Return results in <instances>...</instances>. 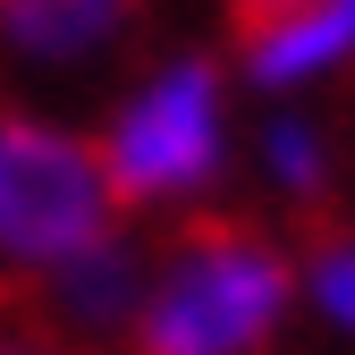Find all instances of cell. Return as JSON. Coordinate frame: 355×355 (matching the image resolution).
<instances>
[{
	"mask_svg": "<svg viewBox=\"0 0 355 355\" xmlns=\"http://www.w3.org/2000/svg\"><path fill=\"white\" fill-rule=\"evenodd\" d=\"M237 94H245L237 68L203 42H169V51L127 68V85L94 119V153L136 229L144 220H195L203 203H220L245 153Z\"/></svg>",
	"mask_w": 355,
	"mask_h": 355,
	"instance_id": "1",
	"label": "cell"
},
{
	"mask_svg": "<svg viewBox=\"0 0 355 355\" xmlns=\"http://www.w3.org/2000/svg\"><path fill=\"white\" fill-rule=\"evenodd\" d=\"M296 330V245L271 220L195 211L153 237L127 355H279Z\"/></svg>",
	"mask_w": 355,
	"mask_h": 355,
	"instance_id": "2",
	"label": "cell"
},
{
	"mask_svg": "<svg viewBox=\"0 0 355 355\" xmlns=\"http://www.w3.org/2000/svg\"><path fill=\"white\" fill-rule=\"evenodd\" d=\"M119 195L102 178L94 127L42 102H0V288H42L68 254L119 229Z\"/></svg>",
	"mask_w": 355,
	"mask_h": 355,
	"instance_id": "3",
	"label": "cell"
},
{
	"mask_svg": "<svg viewBox=\"0 0 355 355\" xmlns=\"http://www.w3.org/2000/svg\"><path fill=\"white\" fill-rule=\"evenodd\" d=\"M153 0H0V68L26 85H85L144 34Z\"/></svg>",
	"mask_w": 355,
	"mask_h": 355,
	"instance_id": "4",
	"label": "cell"
},
{
	"mask_svg": "<svg viewBox=\"0 0 355 355\" xmlns=\"http://www.w3.org/2000/svg\"><path fill=\"white\" fill-rule=\"evenodd\" d=\"M144 271H153V237L136 229V220H119L110 237L68 254L60 271L34 288V322L60 347H127L136 304H144Z\"/></svg>",
	"mask_w": 355,
	"mask_h": 355,
	"instance_id": "5",
	"label": "cell"
},
{
	"mask_svg": "<svg viewBox=\"0 0 355 355\" xmlns=\"http://www.w3.org/2000/svg\"><path fill=\"white\" fill-rule=\"evenodd\" d=\"M237 85L254 102H322L355 76V0H296L237 34Z\"/></svg>",
	"mask_w": 355,
	"mask_h": 355,
	"instance_id": "6",
	"label": "cell"
},
{
	"mask_svg": "<svg viewBox=\"0 0 355 355\" xmlns=\"http://www.w3.org/2000/svg\"><path fill=\"white\" fill-rule=\"evenodd\" d=\"M237 169L254 178V195L271 211H330L338 203V169H347V144L322 102H254V127H245V153Z\"/></svg>",
	"mask_w": 355,
	"mask_h": 355,
	"instance_id": "7",
	"label": "cell"
},
{
	"mask_svg": "<svg viewBox=\"0 0 355 355\" xmlns=\"http://www.w3.org/2000/svg\"><path fill=\"white\" fill-rule=\"evenodd\" d=\"M296 322L355 355V220H330L296 245Z\"/></svg>",
	"mask_w": 355,
	"mask_h": 355,
	"instance_id": "8",
	"label": "cell"
},
{
	"mask_svg": "<svg viewBox=\"0 0 355 355\" xmlns=\"http://www.w3.org/2000/svg\"><path fill=\"white\" fill-rule=\"evenodd\" d=\"M0 355H60V338L42 322H0Z\"/></svg>",
	"mask_w": 355,
	"mask_h": 355,
	"instance_id": "9",
	"label": "cell"
},
{
	"mask_svg": "<svg viewBox=\"0 0 355 355\" xmlns=\"http://www.w3.org/2000/svg\"><path fill=\"white\" fill-rule=\"evenodd\" d=\"M279 9H296V0H229V17H237V34H245V26H262V17H279Z\"/></svg>",
	"mask_w": 355,
	"mask_h": 355,
	"instance_id": "10",
	"label": "cell"
}]
</instances>
